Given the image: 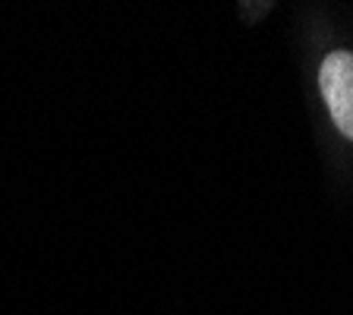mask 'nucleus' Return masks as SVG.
Segmentation results:
<instances>
[{
	"label": "nucleus",
	"mask_w": 353,
	"mask_h": 315,
	"mask_svg": "<svg viewBox=\"0 0 353 315\" xmlns=\"http://www.w3.org/2000/svg\"><path fill=\"white\" fill-rule=\"evenodd\" d=\"M319 88L331 110V120L353 139V54L350 51H331L322 60L319 70Z\"/></svg>",
	"instance_id": "nucleus-1"
}]
</instances>
